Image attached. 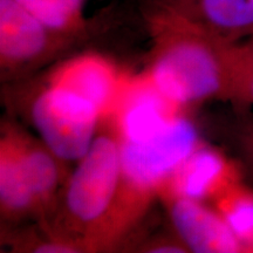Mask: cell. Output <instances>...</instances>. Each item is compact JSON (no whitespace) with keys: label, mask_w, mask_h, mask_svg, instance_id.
<instances>
[{"label":"cell","mask_w":253,"mask_h":253,"mask_svg":"<svg viewBox=\"0 0 253 253\" xmlns=\"http://www.w3.org/2000/svg\"><path fill=\"white\" fill-rule=\"evenodd\" d=\"M169 106L170 103L155 89L135 94L122 113V142L145 140L163 129L175 116Z\"/></svg>","instance_id":"10"},{"label":"cell","mask_w":253,"mask_h":253,"mask_svg":"<svg viewBox=\"0 0 253 253\" xmlns=\"http://www.w3.org/2000/svg\"><path fill=\"white\" fill-rule=\"evenodd\" d=\"M41 24L56 34L80 27L86 0H17Z\"/></svg>","instance_id":"14"},{"label":"cell","mask_w":253,"mask_h":253,"mask_svg":"<svg viewBox=\"0 0 253 253\" xmlns=\"http://www.w3.org/2000/svg\"><path fill=\"white\" fill-rule=\"evenodd\" d=\"M219 214L243 248L253 249V191L230 185L219 194Z\"/></svg>","instance_id":"13"},{"label":"cell","mask_w":253,"mask_h":253,"mask_svg":"<svg viewBox=\"0 0 253 253\" xmlns=\"http://www.w3.org/2000/svg\"><path fill=\"white\" fill-rule=\"evenodd\" d=\"M100 115L89 101L54 84L41 91L32 106V119L43 143L63 161H80L86 155Z\"/></svg>","instance_id":"2"},{"label":"cell","mask_w":253,"mask_h":253,"mask_svg":"<svg viewBox=\"0 0 253 253\" xmlns=\"http://www.w3.org/2000/svg\"><path fill=\"white\" fill-rule=\"evenodd\" d=\"M184 251V249H181L178 248V246H175V245H161L158 246V248H155L153 250V252H160V253H176V252H183Z\"/></svg>","instance_id":"16"},{"label":"cell","mask_w":253,"mask_h":253,"mask_svg":"<svg viewBox=\"0 0 253 253\" xmlns=\"http://www.w3.org/2000/svg\"><path fill=\"white\" fill-rule=\"evenodd\" d=\"M71 245L67 244H59V243H49V244H43L38 246L36 252L42 253H66V252H74L75 250Z\"/></svg>","instance_id":"15"},{"label":"cell","mask_w":253,"mask_h":253,"mask_svg":"<svg viewBox=\"0 0 253 253\" xmlns=\"http://www.w3.org/2000/svg\"><path fill=\"white\" fill-rule=\"evenodd\" d=\"M171 11L229 41L253 32V0H182Z\"/></svg>","instance_id":"7"},{"label":"cell","mask_w":253,"mask_h":253,"mask_svg":"<svg viewBox=\"0 0 253 253\" xmlns=\"http://www.w3.org/2000/svg\"><path fill=\"white\" fill-rule=\"evenodd\" d=\"M158 53L151 84L170 104H186L217 94L224 84V60L231 41L209 33L173 11L158 17Z\"/></svg>","instance_id":"1"},{"label":"cell","mask_w":253,"mask_h":253,"mask_svg":"<svg viewBox=\"0 0 253 253\" xmlns=\"http://www.w3.org/2000/svg\"><path fill=\"white\" fill-rule=\"evenodd\" d=\"M194 125L173 116L168 125L138 142H122V177L132 188L145 191L171 178L183 162L197 149Z\"/></svg>","instance_id":"3"},{"label":"cell","mask_w":253,"mask_h":253,"mask_svg":"<svg viewBox=\"0 0 253 253\" xmlns=\"http://www.w3.org/2000/svg\"><path fill=\"white\" fill-rule=\"evenodd\" d=\"M170 216L186 248L196 253H233L244 249L223 217L199 201L175 197Z\"/></svg>","instance_id":"5"},{"label":"cell","mask_w":253,"mask_h":253,"mask_svg":"<svg viewBox=\"0 0 253 253\" xmlns=\"http://www.w3.org/2000/svg\"><path fill=\"white\" fill-rule=\"evenodd\" d=\"M110 63L97 55H84L63 65L52 84L74 91L94 104L101 113L116 94L118 80Z\"/></svg>","instance_id":"9"},{"label":"cell","mask_w":253,"mask_h":253,"mask_svg":"<svg viewBox=\"0 0 253 253\" xmlns=\"http://www.w3.org/2000/svg\"><path fill=\"white\" fill-rule=\"evenodd\" d=\"M54 34L17 0H0V55L4 62L36 59Z\"/></svg>","instance_id":"6"},{"label":"cell","mask_w":253,"mask_h":253,"mask_svg":"<svg viewBox=\"0 0 253 253\" xmlns=\"http://www.w3.org/2000/svg\"><path fill=\"white\" fill-rule=\"evenodd\" d=\"M122 176L121 145L110 136L95 137L69 179L66 205L75 219H101L115 198Z\"/></svg>","instance_id":"4"},{"label":"cell","mask_w":253,"mask_h":253,"mask_svg":"<svg viewBox=\"0 0 253 253\" xmlns=\"http://www.w3.org/2000/svg\"><path fill=\"white\" fill-rule=\"evenodd\" d=\"M175 197L202 201L231 185V170L225 158L208 148H197L173 173Z\"/></svg>","instance_id":"8"},{"label":"cell","mask_w":253,"mask_h":253,"mask_svg":"<svg viewBox=\"0 0 253 253\" xmlns=\"http://www.w3.org/2000/svg\"><path fill=\"white\" fill-rule=\"evenodd\" d=\"M11 143L37 202L49 199L59 182V169L52 153L21 142Z\"/></svg>","instance_id":"11"},{"label":"cell","mask_w":253,"mask_h":253,"mask_svg":"<svg viewBox=\"0 0 253 253\" xmlns=\"http://www.w3.org/2000/svg\"><path fill=\"white\" fill-rule=\"evenodd\" d=\"M0 201L2 208L11 212H24L37 203L13 145L8 141L2 142L0 155Z\"/></svg>","instance_id":"12"},{"label":"cell","mask_w":253,"mask_h":253,"mask_svg":"<svg viewBox=\"0 0 253 253\" xmlns=\"http://www.w3.org/2000/svg\"><path fill=\"white\" fill-rule=\"evenodd\" d=\"M250 90H251V94H252V97H253V79L251 81V87H250Z\"/></svg>","instance_id":"17"}]
</instances>
